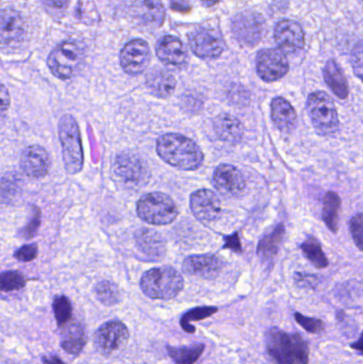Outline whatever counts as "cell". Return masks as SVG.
<instances>
[{
    "instance_id": "1",
    "label": "cell",
    "mask_w": 363,
    "mask_h": 364,
    "mask_svg": "<svg viewBox=\"0 0 363 364\" xmlns=\"http://www.w3.org/2000/svg\"><path fill=\"white\" fill-rule=\"evenodd\" d=\"M157 153L166 164L181 171H196L204 164V154L197 144L179 134H166L157 140Z\"/></svg>"
},
{
    "instance_id": "2",
    "label": "cell",
    "mask_w": 363,
    "mask_h": 364,
    "mask_svg": "<svg viewBox=\"0 0 363 364\" xmlns=\"http://www.w3.org/2000/svg\"><path fill=\"white\" fill-rule=\"evenodd\" d=\"M266 342L274 364H308V343L298 333L272 328L266 333Z\"/></svg>"
},
{
    "instance_id": "3",
    "label": "cell",
    "mask_w": 363,
    "mask_h": 364,
    "mask_svg": "<svg viewBox=\"0 0 363 364\" xmlns=\"http://www.w3.org/2000/svg\"><path fill=\"white\" fill-rule=\"evenodd\" d=\"M141 289L146 296L153 299H172L183 288V278L170 267H155L143 274Z\"/></svg>"
},
{
    "instance_id": "4",
    "label": "cell",
    "mask_w": 363,
    "mask_h": 364,
    "mask_svg": "<svg viewBox=\"0 0 363 364\" xmlns=\"http://www.w3.org/2000/svg\"><path fill=\"white\" fill-rule=\"evenodd\" d=\"M136 213L141 220L151 225H168L178 216V208L166 193L153 192L141 197L136 203Z\"/></svg>"
},
{
    "instance_id": "5",
    "label": "cell",
    "mask_w": 363,
    "mask_h": 364,
    "mask_svg": "<svg viewBox=\"0 0 363 364\" xmlns=\"http://www.w3.org/2000/svg\"><path fill=\"white\" fill-rule=\"evenodd\" d=\"M307 111L315 129L324 136H332L339 130L338 111L334 100L326 92L311 93L307 100Z\"/></svg>"
},
{
    "instance_id": "6",
    "label": "cell",
    "mask_w": 363,
    "mask_h": 364,
    "mask_svg": "<svg viewBox=\"0 0 363 364\" xmlns=\"http://www.w3.org/2000/svg\"><path fill=\"white\" fill-rule=\"evenodd\" d=\"M59 136L63 161L68 174H77L83 168V149L76 119L65 114L59 122Z\"/></svg>"
},
{
    "instance_id": "7",
    "label": "cell",
    "mask_w": 363,
    "mask_h": 364,
    "mask_svg": "<svg viewBox=\"0 0 363 364\" xmlns=\"http://www.w3.org/2000/svg\"><path fill=\"white\" fill-rule=\"evenodd\" d=\"M83 53L77 43L64 41L58 45L48 57V68L57 78H72L82 63Z\"/></svg>"
},
{
    "instance_id": "8",
    "label": "cell",
    "mask_w": 363,
    "mask_h": 364,
    "mask_svg": "<svg viewBox=\"0 0 363 364\" xmlns=\"http://www.w3.org/2000/svg\"><path fill=\"white\" fill-rule=\"evenodd\" d=\"M114 173L119 181L129 188H143L151 178V172L144 160L129 151L117 156Z\"/></svg>"
},
{
    "instance_id": "9",
    "label": "cell",
    "mask_w": 363,
    "mask_h": 364,
    "mask_svg": "<svg viewBox=\"0 0 363 364\" xmlns=\"http://www.w3.org/2000/svg\"><path fill=\"white\" fill-rule=\"evenodd\" d=\"M232 30L239 44L253 47L264 38L266 21L259 13L244 11L232 18Z\"/></svg>"
},
{
    "instance_id": "10",
    "label": "cell",
    "mask_w": 363,
    "mask_h": 364,
    "mask_svg": "<svg viewBox=\"0 0 363 364\" xmlns=\"http://www.w3.org/2000/svg\"><path fill=\"white\" fill-rule=\"evenodd\" d=\"M129 331L124 323L111 321L104 323L95 333L96 350L104 356H112L127 346Z\"/></svg>"
},
{
    "instance_id": "11",
    "label": "cell",
    "mask_w": 363,
    "mask_h": 364,
    "mask_svg": "<svg viewBox=\"0 0 363 364\" xmlns=\"http://www.w3.org/2000/svg\"><path fill=\"white\" fill-rule=\"evenodd\" d=\"M257 74L266 82H275L289 72V62L279 49H264L256 59Z\"/></svg>"
},
{
    "instance_id": "12",
    "label": "cell",
    "mask_w": 363,
    "mask_h": 364,
    "mask_svg": "<svg viewBox=\"0 0 363 364\" xmlns=\"http://www.w3.org/2000/svg\"><path fill=\"white\" fill-rule=\"evenodd\" d=\"M189 45L192 51L202 59H217L225 48L221 34L210 28H200L192 32Z\"/></svg>"
},
{
    "instance_id": "13",
    "label": "cell",
    "mask_w": 363,
    "mask_h": 364,
    "mask_svg": "<svg viewBox=\"0 0 363 364\" xmlns=\"http://www.w3.org/2000/svg\"><path fill=\"white\" fill-rule=\"evenodd\" d=\"M121 65L124 72L131 76L142 74L151 61V50L148 44L145 41L136 38L121 49Z\"/></svg>"
},
{
    "instance_id": "14",
    "label": "cell",
    "mask_w": 363,
    "mask_h": 364,
    "mask_svg": "<svg viewBox=\"0 0 363 364\" xmlns=\"http://www.w3.org/2000/svg\"><path fill=\"white\" fill-rule=\"evenodd\" d=\"M213 186L222 195L230 198L242 196L246 182L242 173L232 164H221L213 173Z\"/></svg>"
},
{
    "instance_id": "15",
    "label": "cell",
    "mask_w": 363,
    "mask_h": 364,
    "mask_svg": "<svg viewBox=\"0 0 363 364\" xmlns=\"http://www.w3.org/2000/svg\"><path fill=\"white\" fill-rule=\"evenodd\" d=\"M190 208L197 220L212 223L222 215V205L219 196L208 188L195 191L190 198Z\"/></svg>"
},
{
    "instance_id": "16",
    "label": "cell",
    "mask_w": 363,
    "mask_h": 364,
    "mask_svg": "<svg viewBox=\"0 0 363 364\" xmlns=\"http://www.w3.org/2000/svg\"><path fill=\"white\" fill-rule=\"evenodd\" d=\"M274 38L279 50L283 53H296L304 48V31L296 21L290 19L278 21L275 27Z\"/></svg>"
},
{
    "instance_id": "17",
    "label": "cell",
    "mask_w": 363,
    "mask_h": 364,
    "mask_svg": "<svg viewBox=\"0 0 363 364\" xmlns=\"http://www.w3.org/2000/svg\"><path fill=\"white\" fill-rule=\"evenodd\" d=\"M156 53L162 63L173 68H183L189 60L185 45L174 36H162L156 45Z\"/></svg>"
},
{
    "instance_id": "18",
    "label": "cell",
    "mask_w": 363,
    "mask_h": 364,
    "mask_svg": "<svg viewBox=\"0 0 363 364\" xmlns=\"http://www.w3.org/2000/svg\"><path fill=\"white\" fill-rule=\"evenodd\" d=\"M21 168L30 178L44 177L50 168L48 153L38 145L27 147L21 155Z\"/></svg>"
},
{
    "instance_id": "19",
    "label": "cell",
    "mask_w": 363,
    "mask_h": 364,
    "mask_svg": "<svg viewBox=\"0 0 363 364\" xmlns=\"http://www.w3.org/2000/svg\"><path fill=\"white\" fill-rule=\"evenodd\" d=\"M223 269V262L215 255H197L185 259L183 271L188 275L200 278H215Z\"/></svg>"
},
{
    "instance_id": "20",
    "label": "cell",
    "mask_w": 363,
    "mask_h": 364,
    "mask_svg": "<svg viewBox=\"0 0 363 364\" xmlns=\"http://www.w3.org/2000/svg\"><path fill=\"white\" fill-rule=\"evenodd\" d=\"M131 10L134 16L147 27H160L166 18L161 0H131Z\"/></svg>"
},
{
    "instance_id": "21",
    "label": "cell",
    "mask_w": 363,
    "mask_h": 364,
    "mask_svg": "<svg viewBox=\"0 0 363 364\" xmlns=\"http://www.w3.org/2000/svg\"><path fill=\"white\" fill-rule=\"evenodd\" d=\"M25 21L17 11L4 9L0 11V44L18 42L25 34Z\"/></svg>"
},
{
    "instance_id": "22",
    "label": "cell",
    "mask_w": 363,
    "mask_h": 364,
    "mask_svg": "<svg viewBox=\"0 0 363 364\" xmlns=\"http://www.w3.org/2000/svg\"><path fill=\"white\" fill-rule=\"evenodd\" d=\"M139 250L151 259L163 258L166 254V241L163 235L153 229L141 228L136 232Z\"/></svg>"
},
{
    "instance_id": "23",
    "label": "cell",
    "mask_w": 363,
    "mask_h": 364,
    "mask_svg": "<svg viewBox=\"0 0 363 364\" xmlns=\"http://www.w3.org/2000/svg\"><path fill=\"white\" fill-rule=\"evenodd\" d=\"M213 128L217 138L228 144H238L244 134V128L241 122L228 113H222L215 117Z\"/></svg>"
},
{
    "instance_id": "24",
    "label": "cell",
    "mask_w": 363,
    "mask_h": 364,
    "mask_svg": "<svg viewBox=\"0 0 363 364\" xmlns=\"http://www.w3.org/2000/svg\"><path fill=\"white\" fill-rule=\"evenodd\" d=\"M271 117L275 126L283 132H291L298 124V114L296 110L283 97H275L272 100Z\"/></svg>"
},
{
    "instance_id": "25",
    "label": "cell",
    "mask_w": 363,
    "mask_h": 364,
    "mask_svg": "<svg viewBox=\"0 0 363 364\" xmlns=\"http://www.w3.org/2000/svg\"><path fill=\"white\" fill-rule=\"evenodd\" d=\"M146 85L156 97L168 98L176 89V79L164 68H153L147 74Z\"/></svg>"
},
{
    "instance_id": "26",
    "label": "cell",
    "mask_w": 363,
    "mask_h": 364,
    "mask_svg": "<svg viewBox=\"0 0 363 364\" xmlns=\"http://www.w3.org/2000/svg\"><path fill=\"white\" fill-rule=\"evenodd\" d=\"M323 75L324 80L332 93L340 100H347L349 96V85L342 68L335 60L327 61L324 68Z\"/></svg>"
},
{
    "instance_id": "27",
    "label": "cell",
    "mask_w": 363,
    "mask_h": 364,
    "mask_svg": "<svg viewBox=\"0 0 363 364\" xmlns=\"http://www.w3.org/2000/svg\"><path fill=\"white\" fill-rule=\"evenodd\" d=\"M285 233V226L281 224L270 235H266L260 240L259 244H258L257 254L262 261L270 262L276 257Z\"/></svg>"
},
{
    "instance_id": "28",
    "label": "cell",
    "mask_w": 363,
    "mask_h": 364,
    "mask_svg": "<svg viewBox=\"0 0 363 364\" xmlns=\"http://www.w3.org/2000/svg\"><path fill=\"white\" fill-rule=\"evenodd\" d=\"M87 343L85 329L79 323H70L65 327L62 337V348L72 355H78Z\"/></svg>"
},
{
    "instance_id": "29",
    "label": "cell",
    "mask_w": 363,
    "mask_h": 364,
    "mask_svg": "<svg viewBox=\"0 0 363 364\" xmlns=\"http://www.w3.org/2000/svg\"><path fill=\"white\" fill-rule=\"evenodd\" d=\"M341 199L336 192H327L323 200V220L326 226L332 232H337L339 229V218H340Z\"/></svg>"
},
{
    "instance_id": "30",
    "label": "cell",
    "mask_w": 363,
    "mask_h": 364,
    "mask_svg": "<svg viewBox=\"0 0 363 364\" xmlns=\"http://www.w3.org/2000/svg\"><path fill=\"white\" fill-rule=\"evenodd\" d=\"M202 344H194L190 346H168V353L175 364H194L204 353Z\"/></svg>"
},
{
    "instance_id": "31",
    "label": "cell",
    "mask_w": 363,
    "mask_h": 364,
    "mask_svg": "<svg viewBox=\"0 0 363 364\" xmlns=\"http://www.w3.org/2000/svg\"><path fill=\"white\" fill-rule=\"evenodd\" d=\"M300 248H302L305 257L318 269H325L330 264L325 254H324L321 243L315 237H309L308 239L305 240L304 243L300 245Z\"/></svg>"
},
{
    "instance_id": "32",
    "label": "cell",
    "mask_w": 363,
    "mask_h": 364,
    "mask_svg": "<svg viewBox=\"0 0 363 364\" xmlns=\"http://www.w3.org/2000/svg\"><path fill=\"white\" fill-rule=\"evenodd\" d=\"M96 296L100 303L106 306L117 305L121 301V292L117 284L104 280L95 287Z\"/></svg>"
},
{
    "instance_id": "33",
    "label": "cell",
    "mask_w": 363,
    "mask_h": 364,
    "mask_svg": "<svg viewBox=\"0 0 363 364\" xmlns=\"http://www.w3.org/2000/svg\"><path fill=\"white\" fill-rule=\"evenodd\" d=\"M217 311V308L215 307H198L195 309L190 310L187 314H183L180 320L181 327L183 331L189 333H193L195 328L190 325V323L194 321L204 320V318H209L213 316Z\"/></svg>"
},
{
    "instance_id": "34",
    "label": "cell",
    "mask_w": 363,
    "mask_h": 364,
    "mask_svg": "<svg viewBox=\"0 0 363 364\" xmlns=\"http://www.w3.org/2000/svg\"><path fill=\"white\" fill-rule=\"evenodd\" d=\"M53 307L58 325L61 327L65 326L72 318V304L70 299L64 295L58 296L53 301Z\"/></svg>"
},
{
    "instance_id": "35",
    "label": "cell",
    "mask_w": 363,
    "mask_h": 364,
    "mask_svg": "<svg viewBox=\"0 0 363 364\" xmlns=\"http://www.w3.org/2000/svg\"><path fill=\"white\" fill-rule=\"evenodd\" d=\"M25 277L18 272L9 271L0 274V290L4 292L16 291L25 287Z\"/></svg>"
},
{
    "instance_id": "36",
    "label": "cell",
    "mask_w": 363,
    "mask_h": 364,
    "mask_svg": "<svg viewBox=\"0 0 363 364\" xmlns=\"http://www.w3.org/2000/svg\"><path fill=\"white\" fill-rule=\"evenodd\" d=\"M294 318H296V322L308 333H319L324 329L323 321L319 320V318H308L298 312L294 314Z\"/></svg>"
},
{
    "instance_id": "37",
    "label": "cell",
    "mask_w": 363,
    "mask_h": 364,
    "mask_svg": "<svg viewBox=\"0 0 363 364\" xmlns=\"http://www.w3.org/2000/svg\"><path fill=\"white\" fill-rule=\"evenodd\" d=\"M351 233L353 237L354 242L358 250H363V229H362V214L358 213L351 220Z\"/></svg>"
},
{
    "instance_id": "38",
    "label": "cell",
    "mask_w": 363,
    "mask_h": 364,
    "mask_svg": "<svg viewBox=\"0 0 363 364\" xmlns=\"http://www.w3.org/2000/svg\"><path fill=\"white\" fill-rule=\"evenodd\" d=\"M18 191V184L13 177H6V178L0 181V198L2 200H8L12 198Z\"/></svg>"
},
{
    "instance_id": "39",
    "label": "cell",
    "mask_w": 363,
    "mask_h": 364,
    "mask_svg": "<svg viewBox=\"0 0 363 364\" xmlns=\"http://www.w3.org/2000/svg\"><path fill=\"white\" fill-rule=\"evenodd\" d=\"M40 224V212L38 208H33V213H32L31 218H30L29 223L27 226L21 231V235L23 239H31L36 231H38V227Z\"/></svg>"
},
{
    "instance_id": "40",
    "label": "cell",
    "mask_w": 363,
    "mask_h": 364,
    "mask_svg": "<svg viewBox=\"0 0 363 364\" xmlns=\"http://www.w3.org/2000/svg\"><path fill=\"white\" fill-rule=\"evenodd\" d=\"M14 256L17 260L23 261V262H29V261L33 260L38 256V246L36 244L23 246V247L16 250Z\"/></svg>"
},
{
    "instance_id": "41",
    "label": "cell",
    "mask_w": 363,
    "mask_h": 364,
    "mask_svg": "<svg viewBox=\"0 0 363 364\" xmlns=\"http://www.w3.org/2000/svg\"><path fill=\"white\" fill-rule=\"evenodd\" d=\"M352 61H353L354 70L359 78H362V42L358 43L357 46L354 48L353 55H352Z\"/></svg>"
},
{
    "instance_id": "42",
    "label": "cell",
    "mask_w": 363,
    "mask_h": 364,
    "mask_svg": "<svg viewBox=\"0 0 363 364\" xmlns=\"http://www.w3.org/2000/svg\"><path fill=\"white\" fill-rule=\"evenodd\" d=\"M296 282L298 286L304 288H315L318 284V278L313 275H306V274H298L296 275Z\"/></svg>"
},
{
    "instance_id": "43",
    "label": "cell",
    "mask_w": 363,
    "mask_h": 364,
    "mask_svg": "<svg viewBox=\"0 0 363 364\" xmlns=\"http://www.w3.org/2000/svg\"><path fill=\"white\" fill-rule=\"evenodd\" d=\"M9 106H10V95L6 87L0 83V115L8 110Z\"/></svg>"
},
{
    "instance_id": "44",
    "label": "cell",
    "mask_w": 363,
    "mask_h": 364,
    "mask_svg": "<svg viewBox=\"0 0 363 364\" xmlns=\"http://www.w3.org/2000/svg\"><path fill=\"white\" fill-rule=\"evenodd\" d=\"M43 1L49 8L55 9V10H63L67 6L70 0H43Z\"/></svg>"
},
{
    "instance_id": "45",
    "label": "cell",
    "mask_w": 363,
    "mask_h": 364,
    "mask_svg": "<svg viewBox=\"0 0 363 364\" xmlns=\"http://www.w3.org/2000/svg\"><path fill=\"white\" fill-rule=\"evenodd\" d=\"M225 247L232 248V250L240 252L241 245L240 241H239L238 235H234L232 237H226Z\"/></svg>"
},
{
    "instance_id": "46",
    "label": "cell",
    "mask_w": 363,
    "mask_h": 364,
    "mask_svg": "<svg viewBox=\"0 0 363 364\" xmlns=\"http://www.w3.org/2000/svg\"><path fill=\"white\" fill-rule=\"evenodd\" d=\"M43 363L45 364H66L61 359L58 358L57 356L43 357Z\"/></svg>"
},
{
    "instance_id": "47",
    "label": "cell",
    "mask_w": 363,
    "mask_h": 364,
    "mask_svg": "<svg viewBox=\"0 0 363 364\" xmlns=\"http://www.w3.org/2000/svg\"><path fill=\"white\" fill-rule=\"evenodd\" d=\"M181 0H172V6L174 10L183 11L185 12V8L189 9V6L185 4V2L183 1V4H180Z\"/></svg>"
},
{
    "instance_id": "48",
    "label": "cell",
    "mask_w": 363,
    "mask_h": 364,
    "mask_svg": "<svg viewBox=\"0 0 363 364\" xmlns=\"http://www.w3.org/2000/svg\"><path fill=\"white\" fill-rule=\"evenodd\" d=\"M200 1H202V4H205V6H215V4H217V2L220 1V0H200Z\"/></svg>"
}]
</instances>
